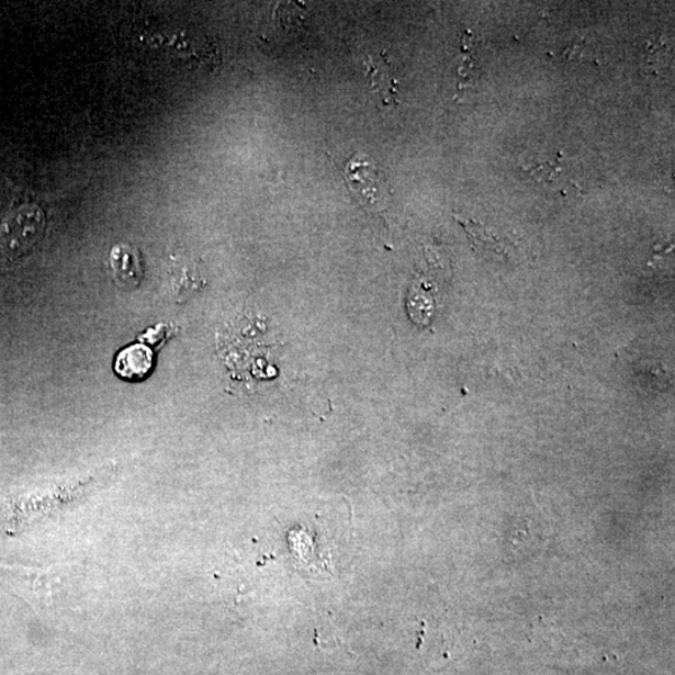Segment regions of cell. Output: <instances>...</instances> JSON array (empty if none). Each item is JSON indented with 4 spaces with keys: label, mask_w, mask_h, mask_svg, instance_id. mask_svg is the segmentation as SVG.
I'll return each mask as SVG.
<instances>
[{
    "label": "cell",
    "mask_w": 675,
    "mask_h": 675,
    "mask_svg": "<svg viewBox=\"0 0 675 675\" xmlns=\"http://www.w3.org/2000/svg\"><path fill=\"white\" fill-rule=\"evenodd\" d=\"M155 368V355L146 345H132L121 350L115 358L114 372L131 383L147 380Z\"/></svg>",
    "instance_id": "cell-5"
},
{
    "label": "cell",
    "mask_w": 675,
    "mask_h": 675,
    "mask_svg": "<svg viewBox=\"0 0 675 675\" xmlns=\"http://www.w3.org/2000/svg\"><path fill=\"white\" fill-rule=\"evenodd\" d=\"M110 272L116 285L123 290H135L143 281L140 255L137 248L131 245L113 247L108 259Z\"/></svg>",
    "instance_id": "cell-4"
},
{
    "label": "cell",
    "mask_w": 675,
    "mask_h": 675,
    "mask_svg": "<svg viewBox=\"0 0 675 675\" xmlns=\"http://www.w3.org/2000/svg\"><path fill=\"white\" fill-rule=\"evenodd\" d=\"M0 585L33 607L47 605L50 596L48 573L0 564Z\"/></svg>",
    "instance_id": "cell-3"
},
{
    "label": "cell",
    "mask_w": 675,
    "mask_h": 675,
    "mask_svg": "<svg viewBox=\"0 0 675 675\" xmlns=\"http://www.w3.org/2000/svg\"><path fill=\"white\" fill-rule=\"evenodd\" d=\"M345 178L360 203L369 211L382 212L389 203L386 191L380 170L364 155H356L345 166Z\"/></svg>",
    "instance_id": "cell-2"
},
{
    "label": "cell",
    "mask_w": 675,
    "mask_h": 675,
    "mask_svg": "<svg viewBox=\"0 0 675 675\" xmlns=\"http://www.w3.org/2000/svg\"><path fill=\"white\" fill-rule=\"evenodd\" d=\"M365 69L369 85L381 97L382 102L389 105L397 103V83H395L390 63L384 54L367 58Z\"/></svg>",
    "instance_id": "cell-6"
},
{
    "label": "cell",
    "mask_w": 675,
    "mask_h": 675,
    "mask_svg": "<svg viewBox=\"0 0 675 675\" xmlns=\"http://www.w3.org/2000/svg\"><path fill=\"white\" fill-rule=\"evenodd\" d=\"M45 227L47 218L37 203L23 202L12 206L0 224V269L29 256L42 240Z\"/></svg>",
    "instance_id": "cell-1"
},
{
    "label": "cell",
    "mask_w": 675,
    "mask_h": 675,
    "mask_svg": "<svg viewBox=\"0 0 675 675\" xmlns=\"http://www.w3.org/2000/svg\"><path fill=\"white\" fill-rule=\"evenodd\" d=\"M172 293L177 301H185L189 299V295L195 293L202 285H204V281L198 272L195 267L191 266H180L179 268L172 269Z\"/></svg>",
    "instance_id": "cell-7"
}]
</instances>
